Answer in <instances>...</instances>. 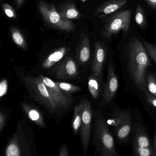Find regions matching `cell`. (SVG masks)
Instances as JSON below:
<instances>
[{"label":"cell","instance_id":"obj_17","mask_svg":"<svg viewBox=\"0 0 156 156\" xmlns=\"http://www.w3.org/2000/svg\"><path fill=\"white\" fill-rule=\"evenodd\" d=\"M129 116L130 115L126 112L122 111L114 112L112 117L107 121V124L112 126L115 129L119 127Z\"/></svg>","mask_w":156,"mask_h":156},{"label":"cell","instance_id":"obj_1","mask_svg":"<svg viewBox=\"0 0 156 156\" xmlns=\"http://www.w3.org/2000/svg\"><path fill=\"white\" fill-rule=\"evenodd\" d=\"M6 156H37L34 131L23 118L18 120L14 134L4 151Z\"/></svg>","mask_w":156,"mask_h":156},{"label":"cell","instance_id":"obj_8","mask_svg":"<svg viewBox=\"0 0 156 156\" xmlns=\"http://www.w3.org/2000/svg\"><path fill=\"white\" fill-rule=\"evenodd\" d=\"M131 11H123L110 17L107 22L103 34L105 38L109 39L112 34L123 31L127 33L129 30L131 21Z\"/></svg>","mask_w":156,"mask_h":156},{"label":"cell","instance_id":"obj_7","mask_svg":"<svg viewBox=\"0 0 156 156\" xmlns=\"http://www.w3.org/2000/svg\"><path fill=\"white\" fill-rule=\"evenodd\" d=\"M82 109V123L80 128V139L83 148V155H86L91 138L93 109L91 102L87 99L80 102Z\"/></svg>","mask_w":156,"mask_h":156},{"label":"cell","instance_id":"obj_4","mask_svg":"<svg viewBox=\"0 0 156 156\" xmlns=\"http://www.w3.org/2000/svg\"><path fill=\"white\" fill-rule=\"evenodd\" d=\"M94 139L96 151L98 155L117 156L113 136L109 132L106 122L99 109L96 110L94 114Z\"/></svg>","mask_w":156,"mask_h":156},{"label":"cell","instance_id":"obj_22","mask_svg":"<svg viewBox=\"0 0 156 156\" xmlns=\"http://www.w3.org/2000/svg\"><path fill=\"white\" fill-rule=\"evenodd\" d=\"M11 34L14 43L23 50H27L26 41L20 30L15 27H12L11 29Z\"/></svg>","mask_w":156,"mask_h":156},{"label":"cell","instance_id":"obj_37","mask_svg":"<svg viewBox=\"0 0 156 156\" xmlns=\"http://www.w3.org/2000/svg\"><path fill=\"white\" fill-rule=\"evenodd\" d=\"M82 2H85L87 0H81Z\"/></svg>","mask_w":156,"mask_h":156},{"label":"cell","instance_id":"obj_12","mask_svg":"<svg viewBox=\"0 0 156 156\" xmlns=\"http://www.w3.org/2000/svg\"><path fill=\"white\" fill-rule=\"evenodd\" d=\"M20 106L22 109L30 120L40 127L42 128L45 127L44 118L39 108L35 106L26 103H21Z\"/></svg>","mask_w":156,"mask_h":156},{"label":"cell","instance_id":"obj_15","mask_svg":"<svg viewBox=\"0 0 156 156\" xmlns=\"http://www.w3.org/2000/svg\"><path fill=\"white\" fill-rule=\"evenodd\" d=\"M90 48L89 40L87 36L83 38L76 53V58L79 64L84 65L90 59Z\"/></svg>","mask_w":156,"mask_h":156},{"label":"cell","instance_id":"obj_16","mask_svg":"<svg viewBox=\"0 0 156 156\" xmlns=\"http://www.w3.org/2000/svg\"><path fill=\"white\" fill-rule=\"evenodd\" d=\"M134 145L140 147H150V141L143 127L136 125L134 134Z\"/></svg>","mask_w":156,"mask_h":156},{"label":"cell","instance_id":"obj_18","mask_svg":"<svg viewBox=\"0 0 156 156\" xmlns=\"http://www.w3.org/2000/svg\"><path fill=\"white\" fill-rule=\"evenodd\" d=\"M131 129V118L129 116L119 127L115 129L118 138L121 140L126 139L129 136Z\"/></svg>","mask_w":156,"mask_h":156},{"label":"cell","instance_id":"obj_9","mask_svg":"<svg viewBox=\"0 0 156 156\" xmlns=\"http://www.w3.org/2000/svg\"><path fill=\"white\" fill-rule=\"evenodd\" d=\"M54 75L59 79H74L79 76L78 66L72 57H67L55 66L51 70Z\"/></svg>","mask_w":156,"mask_h":156},{"label":"cell","instance_id":"obj_30","mask_svg":"<svg viewBox=\"0 0 156 156\" xmlns=\"http://www.w3.org/2000/svg\"><path fill=\"white\" fill-rule=\"evenodd\" d=\"M8 82L6 79H3L0 83V97L2 98L5 96L8 93Z\"/></svg>","mask_w":156,"mask_h":156},{"label":"cell","instance_id":"obj_32","mask_svg":"<svg viewBox=\"0 0 156 156\" xmlns=\"http://www.w3.org/2000/svg\"><path fill=\"white\" fill-rule=\"evenodd\" d=\"M59 156H69V152H68V148L66 145H63L59 150Z\"/></svg>","mask_w":156,"mask_h":156},{"label":"cell","instance_id":"obj_20","mask_svg":"<svg viewBox=\"0 0 156 156\" xmlns=\"http://www.w3.org/2000/svg\"><path fill=\"white\" fill-rule=\"evenodd\" d=\"M82 113L80 103L75 106L72 120V127L75 135H77L80 131L82 123Z\"/></svg>","mask_w":156,"mask_h":156},{"label":"cell","instance_id":"obj_33","mask_svg":"<svg viewBox=\"0 0 156 156\" xmlns=\"http://www.w3.org/2000/svg\"><path fill=\"white\" fill-rule=\"evenodd\" d=\"M148 4L154 9H156V0H145Z\"/></svg>","mask_w":156,"mask_h":156},{"label":"cell","instance_id":"obj_5","mask_svg":"<svg viewBox=\"0 0 156 156\" xmlns=\"http://www.w3.org/2000/svg\"><path fill=\"white\" fill-rule=\"evenodd\" d=\"M38 8L44 22L51 27L64 31L73 30L74 23L70 20L62 18L53 6L41 1L39 2Z\"/></svg>","mask_w":156,"mask_h":156},{"label":"cell","instance_id":"obj_2","mask_svg":"<svg viewBox=\"0 0 156 156\" xmlns=\"http://www.w3.org/2000/svg\"><path fill=\"white\" fill-rule=\"evenodd\" d=\"M128 65L135 85L141 92H145L147 87L146 73L151 64L146 49L137 38L129 44Z\"/></svg>","mask_w":156,"mask_h":156},{"label":"cell","instance_id":"obj_6","mask_svg":"<svg viewBox=\"0 0 156 156\" xmlns=\"http://www.w3.org/2000/svg\"><path fill=\"white\" fill-rule=\"evenodd\" d=\"M40 76L46 85L47 89L56 106L57 115L67 111L74 102V99L71 96L66 94L56 85L55 82L47 76L40 75Z\"/></svg>","mask_w":156,"mask_h":156},{"label":"cell","instance_id":"obj_11","mask_svg":"<svg viewBox=\"0 0 156 156\" xmlns=\"http://www.w3.org/2000/svg\"><path fill=\"white\" fill-rule=\"evenodd\" d=\"M106 52L105 48L99 43L95 44V51L92 66L91 75L102 80L103 67L105 60Z\"/></svg>","mask_w":156,"mask_h":156},{"label":"cell","instance_id":"obj_19","mask_svg":"<svg viewBox=\"0 0 156 156\" xmlns=\"http://www.w3.org/2000/svg\"><path fill=\"white\" fill-rule=\"evenodd\" d=\"M62 18L67 20H78L81 17V13L73 4L66 6L60 12Z\"/></svg>","mask_w":156,"mask_h":156},{"label":"cell","instance_id":"obj_35","mask_svg":"<svg viewBox=\"0 0 156 156\" xmlns=\"http://www.w3.org/2000/svg\"><path fill=\"white\" fill-rule=\"evenodd\" d=\"M153 155L156 156V146L155 147V149H154V150H153Z\"/></svg>","mask_w":156,"mask_h":156},{"label":"cell","instance_id":"obj_27","mask_svg":"<svg viewBox=\"0 0 156 156\" xmlns=\"http://www.w3.org/2000/svg\"><path fill=\"white\" fill-rule=\"evenodd\" d=\"M9 117L8 114L2 108L0 111V134L3 132L8 124Z\"/></svg>","mask_w":156,"mask_h":156},{"label":"cell","instance_id":"obj_24","mask_svg":"<svg viewBox=\"0 0 156 156\" xmlns=\"http://www.w3.org/2000/svg\"><path fill=\"white\" fill-rule=\"evenodd\" d=\"M135 20L136 23L140 27H144L146 25V20L145 13L142 7L140 5L137 6L136 11Z\"/></svg>","mask_w":156,"mask_h":156},{"label":"cell","instance_id":"obj_29","mask_svg":"<svg viewBox=\"0 0 156 156\" xmlns=\"http://www.w3.org/2000/svg\"><path fill=\"white\" fill-rule=\"evenodd\" d=\"M2 8L7 17L13 19L16 18V14L15 10L10 5L8 4H3L2 5Z\"/></svg>","mask_w":156,"mask_h":156},{"label":"cell","instance_id":"obj_38","mask_svg":"<svg viewBox=\"0 0 156 156\" xmlns=\"http://www.w3.org/2000/svg\"></svg>","mask_w":156,"mask_h":156},{"label":"cell","instance_id":"obj_21","mask_svg":"<svg viewBox=\"0 0 156 156\" xmlns=\"http://www.w3.org/2000/svg\"><path fill=\"white\" fill-rule=\"evenodd\" d=\"M100 78L91 75L88 78V89L93 98H98L100 92Z\"/></svg>","mask_w":156,"mask_h":156},{"label":"cell","instance_id":"obj_28","mask_svg":"<svg viewBox=\"0 0 156 156\" xmlns=\"http://www.w3.org/2000/svg\"><path fill=\"white\" fill-rule=\"evenodd\" d=\"M143 44L147 52L156 63V47L147 42L144 41Z\"/></svg>","mask_w":156,"mask_h":156},{"label":"cell","instance_id":"obj_10","mask_svg":"<svg viewBox=\"0 0 156 156\" xmlns=\"http://www.w3.org/2000/svg\"><path fill=\"white\" fill-rule=\"evenodd\" d=\"M119 87L118 79L112 64L108 67L107 79L105 87L101 105L109 104L115 96Z\"/></svg>","mask_w":156,"mask_h":156},{"label":"cell","instance_id":"obj_23","mask_svg":"<svg viewBox=\"0 0 156 156\" xmlns=\"http://www.w3.org/2000/svg\"><path fill=\"white\" fill-rule=\"evenodd\" d=\"M56 85L63 93L68 95L81 91V87L78 86L74 85L66 82H55Z\"/></svg>","mask_w":156,"mask_h":156},{"label":"cell","instance_id":"obj_14","mask_svg":"<svg viewBox=\"0 0 156 156\" xmlns=\"http://www.w3.org/2000/svg\"><path fill=\"white\" fill-rule=\"evenodd\" d=\"M68 48L61 47L50 54L42 63V67L44 70H47L55 66L56 64L63 59L68 52Z\"/></svg>","mask_w":156,"mask_h":156},{"label":"cell","instance_id":"obj_31","mask_svg":"<svg viewBox=\"0 0 156 156\" xmlns=\"http://www.w3.org/2000/svg\"><path fill=\"white\" fill-rule=\"evenodd\" d=\"M146 94L147 101L151 105L156 108V97L148 93H146Z\"/></svg>","mask_w":156,"mask_h":156},{"label":"cell","instance_id":"obj_26","mask_svg":"<svg viewBox=\"0 0 156 156\" xmlns=\"http://www.w3.org/2000/svg\"><path fill=\"white\" fill-rule=\"evenodd\" d=\"M147 86L149 91L151 94L156 97V79L153 76L149 74L146 76Z\"/></svg>","mask_w":156,"mask_h":156},{"label":"cell","instance_id":"obj_25","mask_svg":"<svg viewBox=\"0 0 156 156\" xmlns=\"http://www.w3.org/2000/svg\"><path fill=\"white\" fill-rule=\"evenodd\" d=\"M135 153L137 156H150L153 155V150L150 147H140L134 145Z\"/></svg>","mask_w":156,"mask_h":156},{"label":"cell","instance_id":"obj_13","mask_svg":"<svg viewBox=\"0 0 156 156\" xmlns=\"http://www.w3.org/2000/svg\"><path fill=\"white\" fill-rule=\"evenodd\" d=\"M127 0H108L100 6L96 11V15L103 17L120 9L126 3Z\"/></svg>","mask_w":156,"mask_h":156},{"label":"cell","instance_id":"obj_34","mask_svg":"<svg viewBox=\"0 0 156 156\" xmlns=\"http://www.w3.org/2000/svg\"><path fill=\"white\" fill-rule=\"evenodd\" d=\"M16 5H17L18 8H20L24 1V0H16Z\"/></svg>","mask_w":156,"mask_h":156},{"label":"cell","instance_id":"obj_3","mask_svg":"<svg viewBox=\"0 0 156 156\" xmlns=\"http://www.w3.org/2000/svg\"><path fill=\"white\" fill-rule=\"evenodd\" d=\"M15 71L19 81L33 98L51 114L56 113L55 104L40 76L29 75L26 74L23 70L19 69H15Z\"/></svg>","mask_w":156,"mask_h":156},{"label":"cell","instance_id":"obj_36","mask_svg":"<svg viewBox=\"0 0 156 156\" xmlns=\"http://www.w3.org/2000/svg\"><path fill=\"white\" fill-rule=\"evenodd\" d=\"M156 146V136H155V140H154V147Z\"/></svg>","mask_w":156,"mask_h":156}]
</instances>
